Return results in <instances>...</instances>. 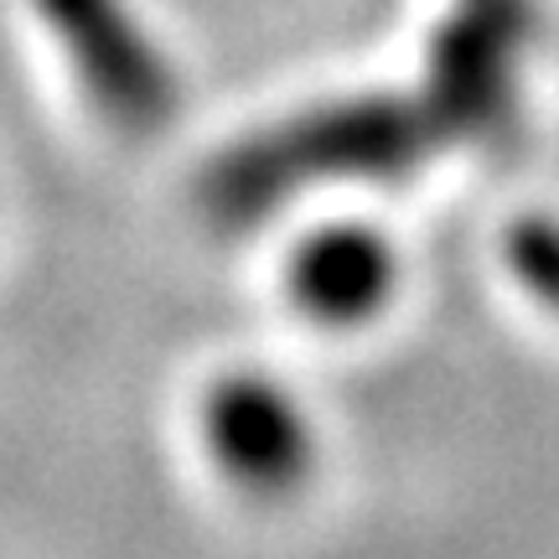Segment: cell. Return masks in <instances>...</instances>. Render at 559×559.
Returning a JSON list of instances; mask_svg holds the SVG:
<instances>
[{"mask_svg": "<svg viewBox=\"0 0 559 559\" xmlns=\"http://www.w3.org/2000/svg\"><path fill=\"white\" fill-rule=\"evenodd\" d=\"M534 37L539 0H451L409 88L321 104L239 140L207 166L202 213L249 228L326 181H404L445 151L498 140L519 120Z\"/></svg>", "mask_w": 559, "mask_h": 559, "instance_id": "cell-1", "label": "cell"}, {"mask_svg": "<svg viewBox=\"0 0 559 559\" xmlns=\"http://www.w3.org/2000/svg\"><path fill=\"white\" fill-rule=\"evenodd\" d=\"M508 270L519 275L528 296L559 317V223L523 218L508 228Z\"/></svg>", "mask_w": 559, "mask_h": 559, "instance_id": "cell-5", "label": "cell"}, {"mask_svg": "<svg viewBox=\"0 0 559 559\" xmlns=\"http://www.w3.org/2000/svg\"><path fill=\"white\" fill-rule=\"evenodd\" d=\"M88 104L120 135H156L177 120L181 83L130 0H32Z\"/></svg>", "mask_w": 559, "mask_h": 559, "instance_id": "cell-2", "label": "cell"}, {"mask_svg": "<svg viewBox=\"0 0 559 559\" xmlns=\"http://www.w3.org/2000/svg\"><path fill=\"white\" fill-rule=\"evenodd\" d=\"M202 430L223 472L254 492H285L311 466V425L300 404L260 373L223 379L202 404Z\"/></svg>", "mask_w": 559, "mask_h": 559, "instance_id": "cell-3", "label": "cell"}, {"mask_svg": "<svg viewBox=\"0 0 559 559\" xmlns=\"http://www.w3.org/2000/svg\"><path fill=\"white\" fill-rule=\"evenodd\" d=\"M290 296L326 326H358L394 296V249L362 223L317 228L290 260Z\"/></svg>", "mask_w": 559, "mask_h": 559, "instance_id": "cell-4", "label": "cell"}]
</instances>
